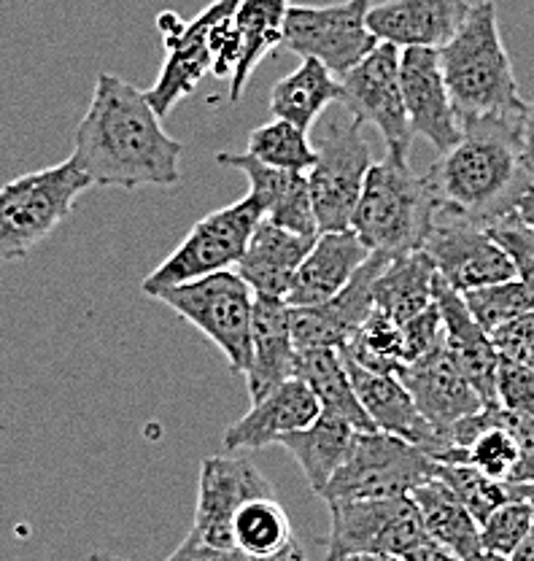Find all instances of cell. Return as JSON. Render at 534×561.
<instances>
[{
  "label": "cell",
  "instance_id": "1",
  "mask_svg": "<svg viewBox=\"0 0 534 561\" xmlns=\"http://www.w3.org/2000/svg\"><path fill=\"white\" fill-rule=\"evenodd\" d=\"M184 146L162 130L138 87L114 73H101L87 114L73 133V157L92 186H175L181 181Z\"/></svg>",
  "mask_w": 534,
  "mask_h": 561
},
{
  "label": "cell",
  "instance_id": "2",
  "mask_svg": "<svg viewBox=\"0 0 534 561\" xmlns=\"http://www.w3.org/2000/svg\"><path fill=\"white\" fill-rule=\"evenodd\" d=\"M524 111L495 114L462 125L459 144L438 157L427 181L438 206V221L489 227L515 214L532 173L521 149Z\"/></svg>",
  "mask_w": 534,
  "mask_h": 561
},
{
  "label": "cell",
  "instance_id": "3",
  "mask_svg": "<svg viewBox=\"0 0 534 561\" xmlns=\"http://www.w3.org/2000/svg\"><path fill=\"white\" fill-rule=\"evenodd\" d=\"M438 55L459 125L526 108L491 0L469 9L465 25Z\"/></svg>",
  "mask_w": 534,
  "mask_h": 561
},
{
  "label": "cell",
  "instance_id": "4",
  "mask_svg": "<svg viewBox=\"0 0 534 561\" xmlns=\"http://www.w3.org/2000/svg\"><path fill=\"white\" fill-rule=\"evenodd\" d=\"M438 225V206L424 173L391 157L373 162L351 216V230L370 251L400 256L424 249Z\"/></svg>",
  "mask_w": 534,
  "mask_h": 561
},
{
  "label": "cell",
  "instance_id": "5",
  "mask_svg": "<svg viewBox=\"0 0 534 561\" xmlns=\"http://www.w3.org/2000/svg\"><path fill=\"white\" fill-rule=\"evenodd\" d=\"M90 186V175L73 154L44 171L5 181L0 186V262L31 256L35 245L73 214L76 201Z\"/></svg>",
  "mask_w": 534,
  "mask_h": 561
},
{
  "label": "cell",
  "instance_id": "6",
  "mask_svg": "<svg viewBox=\"0 0 534 561\" xmlns=\"http://www.w3.org/2000/svg\"><path fill=\"white\" fill-rule=\"evenodd\" d=\"M155 300L201 330L227 356L232 373H249L254 291L238 273L219 271L190 284L168 286L157 291Z\"/></svg>",
  "mask_w": 534,
  "mask_h": 561
},
{
  "label": "cell",
  "instance_id": "7",
  "mask_svg": "<svg viewBox=\"0 0 534 561\" xmlns=\"http://www.w3.org/2000/svg\"><path fill=\"white\" fill-rule=\"evenodd\" d=\"M316 165L308 173L319 232L351 230V216L360 203L365 179L373 168V151L365 138V122L356 116H332L314 144Z\"/></svg>",
  "mask_w": 534,
  "mask_h": 561
},
{
  "label": "cell",
  "instance_id": "8",
  "mask_svg": "<svg viewBox=\"0 0 534 561\" xmlns=\"http://www.w3.org/2000/svg\"><path fill=\"white\" fill-rule=\"evenodd\" d=\"M438 476V461L386 432H356L349 459L321 491L325 502L395 500Z\"/></svg>",
  "mask_w": 534,
  "mask_h": 561
},
{
  "label": "cell",
  "instance_id": "9",
  "mask_svg": "<svg viewBox=\"0 0 534 561\" xmlns=\"http://www.w3.org/2000/svg\"><path fill=\"white\" fill-rule=\"evenodd\" d=\"M260 221L262 210L249 195L232 206L203 216L192 227L190 236L179 243V249L144 278L140 291L155 297L157 291L168 289V286L190 284V280L205 278L211 273L230 271L246 254V245H249Z\"/></svg>",
  "mask_w": 534,
  "mask_h": 561
},
{
  "label": "cell",
  "instance_id": "10",
  "mask_svg": "<svg viewBox=\"0 0 534 561\" xmlns=\"http://www.w3.org/2000/svg\"><path fill=\"white\" fill-rule=\"evenodd\" d=\"M330 507L327 559L354 557H408L430 540L410 496L395 500H338Z\"/></svg>",
  "mask_w": 534,
  "mask_h": 561
},
{
  "label": "cell",
  "instance_id": "11",
  "mask_svg": "<svg viewBox=\"0 0 534 561\" xmlns=\"http://www.w3.org/2000/svg\"><path fill=\"white\" fill-rule=\"evenodd\" d=\"M370 0H343L334 5H289L284 22V49L303 60H319L338 79L380 44L367 27Z\"/></svg>",
  "mask_w": 534,
  "mask_h": 561
},
{
  "label": "cell",
  "instance_id": "12",
  "mask_svg": "<svg viewBox=\"0 0 534 561\" xmlns=\"http://www.w3.org/2000/svg\"><path fill=\"white\" fill-rule=\"evenodd\" d=\"M400 51L395 44L380 41L373 51L340 79L343 103L365 125H373L384 138L391 160L408 162L413 130L405 111L400 84Z\"/></svg>",
  "mask_w": 534,
  "mask_h": 561
},
{
  "label": "cell",
  "instance_id": "13",
  "mask_svg": "<svg viewBox=\"0 0 534 561\" xmlns=\"http://www.w3.org/2000/svg\"><path fill=\"white\" fill-rule=\"evenodd\" d=\"M240 0H214L208 9L201 11L192 22L179 20L175 14L157 16V27H160L162 38H166L168 46V60L162 66L160 79L155 81L151 90H146V101H149L155 114L160 119L173 111V105L181 101V98L192 95L197 87V81L203 79L205 73H211L214 68V55H211L208 33L211 25H214L219 16L232 14L238 9Z\"/></svg>",
  "mask_w": 534,
  "mask_h": 561
},
{
  "label": "cell",
  "instance_id": "14",
  "mask_svg": "<svg viewBox=\"0 0 534 561\" xmlns=\"http://www.w3.org/2000/svg\"><path fill=\"white\" fill-rule=\"evenodd\" d=\"M257 496H275L273 483L246 456L216 454L203 459L197 481L195 526L192 529L211 546H232V518L240 507Z\"/></svg>",
  "mask_w": 534,
  "mask_h": 561
},
{
  "label": "cell",
  "instance_id": "15",
  "mask_svg": "<svg viewBox=\"0 0 534 561\" xmlns=\"http://www.w3.org/2000/svg\"><path fill=\"white\" fill-rule=\"evenodd\" d=\"M424 251L432 256L438 276L459 295L515 278L513 262L486 227L467 221H438L432 236L427 238Z\"/></svg>",
  "mask_w": 534,
  "mask_h": 561
},
{
  "label": "cell",
  "instance_id": "16",
  "mask_svg": "<svg viewBox=\"0 0 534 561\" xmlns=\"http://www.w3.org/2000/svg\"><path fill=\"white\" fill-rule=\"evenodd\" d=\"M389 260V254L373 251L365 265L356 271V276L349 280V286L332 300L310 308H289L292 337H295L297 351L345 346L349 337L375 311L373 286Z\"/></svg>",
  "mask_w": 534,
  "mask_h": 561
},
{
  "label": "cell",
  "instance_id": "17",
  "mask_svg": "<svg viewBox=\"0 0 534 561\" xmlns=\"http://www.w3.org/2000/svg\"><path fill=\"white\" fill-rule=\"evenodd\" d=\"M400 84L413 136L430 140L438 154L454 149L462 138V125L445 87L438 49H402Z\"/></svg>",
  "mask_w": 534,
  "mask_h": 561
},
{
  "label": "cell",
  "instance_id": "18",
  "mask_svg": "<svg viewBox=\"0 0 534 561\" xmlns=\"http://www.w3.org/2000/svg\"><path fill=\"white\" fill-rule=\"evenodd\" d=\"M395 376L408 389L421 416L445 437V443H448L451 426L484 408V400L454 365L445 343L421 359L402 365Z\"/></svg>",
  "mask_w": 534,
  "mask_h": 561
},
{
  "label": "cell",
  "instance_id": "19",
  "mask_svg": "<svg viewBox=\"0 0 534 561\" xmlns=\"http://www.w3.org/2000/svg\"><path fill=\"white\" fill-rule=\"evenodd\" d=\"M340 356H343V365L349 370L351 383H354L356 397H360L362 408H365L375 430L413 443L416 448H421L432 459L448 451L445 437L421 416L416 402L410 400L408 389H405L395 373H373L367 367L356 365L345 354Z\"/></svg>",
  "mask_w": 534,
  "mask_h": 561
},
{
  "label": "cell",
  "instance_id": "20",
  "mask_svg": "<svg viewBox=\"0 0 534 561\" xmlns=\"http://www.w3.org/2000/svg\"><path fill=\"white\" fill-rule=\"evenodd\" d=\"M216 162L225 168H235L249 179V197H254L262 210V219L270 225L284 227V230L305 238L319 236L308 175L270 168L257 157H251L249 151H219Z\"/></svg>",
  "mask_w": 534,
  "mask_h": 561
},
{
  "label": "cell",
  "instance_id": "21",
  "mask_svg": "<svg viewBox=\"0 0 534 561\" xmlns=\"http://www.w3.org/2000/svg\"><path fill=\"white\" fill-rule=\"evenodd\" d=\"M469 9L467 0H386L370 5L367 27L397 49H443L465 25Z\"/></svg>",
  "mask_w": 534,
  "mask_h": 561
},
{
  "label": "cell",
  "instance_id": "22",
  "mask_svg": "<svg viewBox=\"0 0 534 561\" xmlns=\"http://www.w3.org/2000/svg\"><path fill=\"white\" fill-rule=\"evenodd\" d=\"M434 302H438L440 319H443L445 351L451 354L454 365L459 367L469 386L478 391L484 405L500 402V391H497L500 354H497L491 335L469 313L465 297L451 289L440 276L434 284Z\"/></svg>",
  "mask_w": 534,
  "mask_h": 561
},
{
  "label": "cell",
  "instance_id": "23",
  "mask_svg": "<svg viewBox=\"0 0 534 561\" xmlns=\"http://www.w3.org/2000/svg\"><path fill=\"white\" fill-rule=\"evenodd\" d=\"M321 408L314 391L300 378L279 383L262 400L251 402V411L240 416L221 435L227 454L260 451L265 446H279L281 437L300 432L319 419Z\"/></svg>",
  "mask_w": 534,
  "mask_h": 561
},
{
  "label": "cell",
  "instance_id": "24",
  "mask_svg": "<svg viewBox=\"0 0 534 561\" xmlns=\"http://www.w3.org/2000/svg\"><path fill=\"white\" fill-rule=\"evenodd\" d=\"M373 251L360 241L354 230L319 232L314 249L303 260L292 289L286 295L289 308H310L332 300L334 295L349 286L362 265L370 260Z\"/></svg>",
  "mask_w": 534,
  "mask_h": 561
},
{
  "label": "cell",
  "instance_id": "25",
  "mask_svg": "<svg viewBox=\"0 0 534 561\" xmlns=\"http://www.w3.org/2000/svg\"><path fill=\"white\" fill-rule=\"evenodd\" d=\"M297 346L292 337L289 306L281 297L254 295L251 316V365L246 373L251 402L262 400L275 386L295 378Z\"/></svg>",
  "mask_w": 534,
  "mask_h": 561
},
{
  "label": "cell",
  "instance_id": "26",
  "mask_svg": "<svg viewBox=\"0 0 534 561\" xmlns=\"http://www.w3.org/2000/svg\"><path fill=\"white\" fill-rule=\"evenodd\" d=\"M316 238L297 236V232H289L262 219L249 245H246V254L240 256L238 276L251 286L254 295L286 300L292 280H295L308 251L314 249Z\"/></svg>",
  "mask_w": 534,
  "mask_h": 561
},
{
  "label": "cell",
  "instance_id": "27",
  "mask_svg": "<svg viewBox=\"0 0 534 561\" xmlns=\"http://www.w3.org/2000/svg\"><path fill=\"white\" fill-rule=\"evenodd\" d=\"M232 546L251 561H305L308 551L295 535L279 496L249 500L232 518Z\"/></svg>",
  "mask_w": 534,
  "mask_h": 561
},
{
  "label": "cell",
  "instance_id": "28",
  "mask_svg": "<svg viewBox=\"0 0 534 561\" xmlns=\"http://www.w3.org/2000/svg\"><path fill=\"white\" fill-rule=\"evenodd\" d=\"M410 500L419 511L430 540L448 548L462 561H480L486 553L480 546V526L473 518V513L462 505L459 496L440 478H432V481L410 491Z\"/></svg>",
  "mask_w": 534,
  "mask_h": 561
},
{
  "label": "cell",
  "instance_id": "29",
  "mask_svg": "<svg viewBox=\"0 0 534 561\" xmlns=\"http://www.w3.org/2000/svg\"><path fill=\"white\" fill-rule=\"evenodd\" d=\"M295 378H300L314 391L321 413L349 421L356 432H378L365 413V408H362L360 397H356L354 383H351V376L338 348L297 351Z\"/></svg>",
  "mask_w": 534,
  "mask_h": 561
},
{
  "label": "cell",
  "instance_id": "30",
  "mask_svg": "<svg viewBox=\"0 0 534 561\" xmlns=\"http://www.w3.org/2000/svg\"><path fill=\"white\" fill-rule=\"evenodd\" d=\"M434 284H438V267H434L432 256L424 249L391 256L384 271H380V276L375 278V311L391 316V319L405 324V321L432 306Z\"/></svg>",
  "mask_w": 534,
  "mask_h": 561
},
{
  "label": "cell",
  "instance_id": "31",
  "mask_svg": "<svg viewBox=\"0 0 534 561\" xmlns=\"http://www.w3.org/2000/svg\"><path fill=\"white\" fill-rule=\"evenodd\" d=\"M354 437L356 430L349 421L330 416V413H319V419L310 426L281 437L279 446L295 456V461L308 478L310 489L321 494L327 483L332 481L334 472L349 459L351 448H354Z\"/></svg>",
  "mask_w": 534,
  "mask_h": 561
},
{
  "label": "cell",
  "instance_id": "32",
  "mask_svg": "<svg viewBox=\"0 0 534 561\" xmlns=\"http://www.w3.org/2000/svg\"><path fill=\"white\" fill-rule=\"evenodd\" d=\"M343 101V84L319 60H303L300 66L275 81L270 92V111L275 119H286L308 133L332 103Z\"/></svg>",
  "mask_w": 534,
  "mask_h": 561
},
{
  "label": "cell",
  "instance_id": "33",
  "mask_svg": "<svg viewBox=\"0 0 534 561\" xmlns=\"http://www.w3.org/2000/svg\"><path fill=\"white\" fill-rule=\"evenodd\" d=\"M289 0H240L232 22L240 35V62L230 81V101L238 103L260 60L284 44Z\"/></svg>",
  "mask_w": 534,
  "mask_h": 561
},
{
  "label": "cell",
  "instance_id": "34",
  "mask_svg": "<svg viewBox=\"0 0 534 561\" xmlns=\"http://www.w3.org/2000/svg\"><path fill=\"white\" fill-rule=\"evenodd\" d=\"M338 351L373 373H397L405 365L402 324L391 316L373 311Z\"/></svg>",
  "mask_w": 534,
  "mask_h": 561
},
{
  "label": "cell",
  "instance_id": "35",
  "mask_svg": "<svg viewBox=\"0 0 534 561\" xmlns=\"http://www.w3.org/2000/svg\"><path fill=\"white\" fill-rule=\"evenodd\" d=\"M249 154L289 173H308L316 165V149L308 133L286 119H273L257 127L249 138Z\"/></svg>",
  "mask_w": 534,
  "mask_h": 561
},
{
  "label": "cell",
  "instance_id": "36",
  "mask_svg": "<svg viewBox=\"0 0 534 561\" xmlns=\"http://www.w3.org/2000/svg\"><path fill=\"white\" fill-rule=\"evenodd\" d=\"M462 297H465L469 313L489 335L534 313V291L519 278L480 286V289L465 291Z\"/></svg>",
  "mask_w": 534,
  "mask_h": 561
},
{
  "label": "cell",
  "instance_id": "37",
  "mask_svg": "<svg viewBox=\"0 0 534 561\" xmlns=\"http://www.w3.org/2000/svg\"><path fill=\"white\" fill-rule=\"evenodd\" d=\"M440 481L445 483L456 496L462 500V505L473 513V518L478 526L497 511V507L508 505V502H519L513 494V486L508 481H497V478L484 476L480 470L469 465H438Z\"/></svg>",
  "mask_w": 534,
  "mask_h": 561
},
{
  "label": "cell",
  "instance_id": "38",
  "mask_svg": "<svg viewBox=\"0 0 534 561\" xmlns=\"http://www.w3.org/2000/svg\"><path fill=\"white\" fill-rule=\"evenodd\" d=\"M521 451L524 448H521V443L513 435H508L504 430H497V426H489L467 448H448V451L440 454L434 461L438 465H469L484 472V476L497 478V481H508L515 461L521 459Z\"/></svg>",
  "mask_w": 534,
  "mask_h": 561
},
{
  "label": "cell",
  "instance_id": "39",
  "mask_svg": "<svg viewBox=\"0 0 534 561\" xmlns=\"http://www.w3.org/2000/svg\"><path fill=\"white\" fill-rule=\"evenodd\" d=\"M532 526L530 502H508L480 524V546L495 557H513Z\"/></svg>",
  "mask_w": 534,
  "mask_h": 561
},
{
  "label": "cell",
  "instance_id": "40",
  "mask_svg": "<svg viewBox=\"0 0 534 561\" xmlns=\"http://www.w3.org/2000/svg\"><path fill=\"white\" fill-rule=\"evenodd\" d=\"M486 230L502 245L504 254L510 256L515 267V278L524 280L534 291V232L519 219V214L504 216V219L495 221Z\"/></svg>",
  "mask_w": 534,
  "mask_h": 561
},
{
  "label": "cell",
  "instance_id": "41",
  "mask_svg": "<svg viewBox=\"0 0 534 561\" xmlns=\"http://www.w3.org/2000/svg\"><path fill=\"white\" fill-rule=\"evenodd\" d=\"M402 335H405V365L410 362L421 359L430 351L445 343V332H443V319H440L438 302H432L427 311H421L413 319H408L402 324Z\"/></svg>",
  "mask_w": 534,
  "mask_h": 561
},
{
  "label": "cell",
  "instance_id": "42",
  "mask_svg": "<svg viewBox=\"0 0 534 561\" xmlns=\"http://www.w3.org/2000/svg\"><path fill=\"white\" fill-rule=\"evenodd\" d=\"M497 391H500V405L534 419V370L530 367L500 359Z\"/></svg>",
  "mask_w": 534,
  "mask_h": 561
},
{
  "label": "cell",
  "instance_id": "43",
  "mask_svg": "<svg viewBox=\"0 0 534 561\" xmlns=\"http://www.w3.org/2000/svg\"><path fill=\"white\" fill-rule=\"evenodd\" d=\"M491 341H495L500 359L515 362V365H524L534 370V313L497 330Z\"/></svg>",
  "mask_w": 534,
  "mask_h": 561
},
{
  "label": "cell",
  "instance_id": "44",
  "mask_svg": "<svg viewBox=\"0 0 534 561\" xmlns=\"http://www.w3.org/2000/svg\"><path fill=\"white\" fill-rule=\"evenodd\" d=\"M232 14L219 16V20L211 25V33H208L211 55H214V68H211V73H214L216 79L232 76L240 62V35L232 22Z\"/></svg>",
  "mask_w": 534,
  "mask_h": 561
},
{
  "label": "cell",
  "instance_id": "45",
  "mask_svg": "<svg viewBox=\"0 0 534 561\" xmlns=\"http://www.w3.org/2000/svg\"><path fill=\"white\" fill-rule=\"evenodd\" d=\"M166 561H251L246 553H240L238 548H221L211 546L208 540H203L195 529L186 535V540H181V546Z\"/></svg>",
  "mask_w": 534,
  "mask_h": 561
},
{
  "label": "cell",
  "instance_id": "46",
  "mask_svg": "<svg viewBox=\"0 0 534 561\" xmlns=\"http://www.w3.org/2000/svg\"><path fill=\"white\" fill-rule=\"evenodd\" d=\"M521 149H524V162L534 179V101L526 103L524 122H521Z\"/></svg>",
  "mask_w": 534,
  "mask_h": 561
},
{
  "label": "cell",
  "instance_id": "47",
  "mask_svg": "<svg viewBox=\"0 0 534 561\" xmlns=\"http://www.w3.org/2000/svg\"><path fill=\"white\" fill-rule=\"evenodd\" d=\"M405 561H462L456 553H451L448 548H443L440 542L434 540H424L419 548H413V551L405 557Z\"/></svg>",
  "mask_w": 534,
  "mask_h": 561
},
{
  "label": "cell",
  "instance_id": "48",
  "mask_svg": "<svg viewBox=\"0 0 534 561\" xmlns=\"http://www.w3.org/2000/svg\"><path fill=\"white\" fill-rule=\"evenodd\" d=\"M508 483L534 486V448H524V451H521V459L515 461L513 472L508 476Z\"/></svg>",
  "mask_w": 534,
  "mask_h": 561
},
{
  "label": "cell",
  "instance_id": "49",
  "mask_svg": "<svg viewBox=\"0 0 534 561\" xmlns=\"http://www.w3.org/2000/svg\"><path fill=\"white\" fill-rule=\"evenodd\" d=\"M515 214H519V219L534 232V181L526 186L524 195H521L519 206H515Z\"/></svg>",
  "mask_w": 534,
  "mask_h": 561
},
{
  "label": "cell",
  "instance_id": "50",
  "mask_svg": "<svg viewBox=\"0 0 534 561\" xmlns=\"http://www.w3.org/2000/svg\"><path fill=\"white\" fill-rule=\"evenodd\" d=\"M530 505H532V526H530V531H526L524 542L519 546V551L510 557L513 561H534V500L530 502Z\"/></svg>",
  "mask_w": 534,
  "mask_h": 561
},
{
  "label": "cell",
  "instance_id": "51",
  "mask_svg": "<svg viewBox=\"0 0 534 561\" xmlns=\"http://www.w3.org/2000/svg\"><path fill=\"white\" fill-rule=\"evenodd\" d=\"M87 561H127V559L116 557V553H109V551H95V553H90V559Z\"/></svg>",
  "mask_w": 534,
  "mask_h": 561
},
{
  "label": "cell",
  "instance_id": "52",
  "mask_svg": "<svg viewBox=\"0 0 534 561\" xmlns=\"http://www.w3.org/2000/svg\"><path fill=\"white\" fill-rule=\"evenodd\" d=\"M345 561H405L402 557H354Z\"/></svg>",
  "mask_w": 534,
  "mask_h": 561
},
{
  "label": "cell",
  "instance_id": "53",
  "mask_svg": "<svg viewBox=\"0 0 534 561\" xmlns=\"http://www.w3.org/2000/svg\"><path fill=\"white\" fill-rule=\"evenodd\" d=\"M480 561H513V559H508V557H495V553H484V557H480Z\"/></svg>",
  "mask_w": 534,
  "mask_h": 561
},
{
  "label": "cell",
  "instance_id": "54",
  "mask_svg": "<svg viewBox=\"0 0 534 561\" xmlns=\"http://www.w3.org/2000/svg\"><path fill=\"white\" fill-rule=\"evenodd\" d=\"M305 561H330V559H327V553H325V557H321V559H310V557H308Z\"/></svg>",
  "mask_w": 534,
  "mask_h": 561
}]
</instances>
